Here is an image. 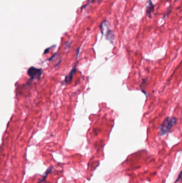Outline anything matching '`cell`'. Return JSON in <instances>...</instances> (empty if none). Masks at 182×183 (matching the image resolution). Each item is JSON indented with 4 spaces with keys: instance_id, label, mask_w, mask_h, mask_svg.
<instances>
[{
    "instance_id": "1",
    "label": "cell",
    "mask_w": 182,
    "mask_h": 183,
    "mask_svg": "<svg viewBox=\"0 0 182 183\" xmlns=\"http://www.w3.org/2000/svg\"><path fill=\"white\" fill-rule=\"evenodd\" d=\"M176 122V118L173 117H167L160 126V133L161 135H164L167 133L169 132L173 126V125Z\"/></svg>"
},
{
    "instance_id": "2",
    "label": "cell",
    "mask_w": 182,
    "mask_h": 183,
    "mask_svg": "<svg viewBox=\"0 0 182 183\" xmlns=\"http://www.w3.org/2000/svg\"><path fill=\"white\" fill-rule=\"evenodd\" d=\"M27 74L30 77L31 80H34V79L39 80L41 75L42 74V71L41 69H38L34 66H31L30 68L27 71Z\"/></svg>"
},
{
    "instance_id": "3",
    "label": "cell",
    "mask_w": 182,
    "mask_h": 183,
    "mask_svg": "<svg viewBox=\"0 0 182 183\" xmlns=\"http://www.w3.org/2000/svg\"><path fill=\"white\" fill-rule=\"evenodd\" d=\"M76 71H77V66H74L72 70H71L70 71V73L65 77V82L66 83V84H70L72 82V79H73V77L74 74H75V72H76Z\"/></svg>"
},
{
    "instance_id": "4",
    "label": "cell",
    "mask_w": 182,
    "mask_h": 183,
    "mask_svg": "<svg viewBox=\"0 0 182 183\" xmlns=\"http://www.w3.org/2000/svg\"><path fill=\"white\" fill-rule=\"evenodd\" d=\"M154 5L152 3V2L151 0H149L147 3V8H146V14L149 17H151V14L154 11Z\"/></svg>"
},
{
    "instance_id": "5",
    "label": "cell",
    "mask_w": 182,
    "mask_h": 183,
    "mask_svg": "<svg viewBox=\"0 0 182 183\" xmlns=\"http://www.w3.org/2000/svg\"><path fill=\"white\" fill-rule=\"evenodd\" d=\"M52 167H49L48 169V170H47V171L46 172H45V174H44V175L43 176V178L42 179H41V180H40V183H41V182H42V181H43L44 180H45L46 178V177H47V176L49 174H50L51 171H52Z\"/></svg>"
},
{
    "instance_id": "6",
    "label": "cell",
    "mask_w": 182,
    "mask_h": 183,
    "mask_svg": "<svg viewBox=\"0 0 182 183\" xmlns=\"http://www.w3.org/2000/svg\"><path fill=\"white\" fill-rule=\"evenodd\" d=\"M106 37H107V39L110 40H111V39H113L114 34H113V33L112 31H110V30H109V31H108L107 35H106Z\"/></svg>"
},
{
    "instance_id": "7",
    "label": "cell",
    "mask_w": 182,
    "mask_h": 183,
    "mask_svg": "<svg viewBox=\"0 0 182 183\" xmlns=\"http://www.w3.org/2000/svg\"><path fill=\"white\" fill-rule=\"evenodd\" d=\"M181 179H182V172H181V173L179 174V176H178V177L177 178V179L176 182L179 181V180H181Z\"/></svg>"
},
{
    "instance_id": "8",
    "label": "cell",
    "mask_w": 182,
    "mask_h": 183,
    "mask_svg": "<svg viewBox=\"0 0 182 183\" xmlns=\"http://www.w3.org/2000/svg\"><path fill=\"white\" fill-rule=\"evenodd\" d=\"M95 1H96V2H100V1H101V0H95Z\"/></svg>"
}]
</instances>
